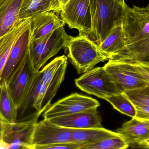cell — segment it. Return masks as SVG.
Segmentation results:
<instances>
[{
    "mask_svg": "<svg viewBox=\"0 0 149 149\" xmlns=\"http://www.w3.org/2000/svg\"><path fill=\"white\" fill-rule=\"evenodd\" d=\"M117 1L119 2L120 3H121L122 5H124L125 3H126L125 2V0H116Z\"/></svg>",
    "mask_w": 149,
    "mask_h": 149,
    "instance_id": "1f68e13d",
    "label": "cell"
},
{
    "mask_svg": "<svg viewBox=\"0 0 149 149\" xmlns=\"http://www.w3.org/2000/svg\"><path fill=\"white\" fill-rule=\"evenodd\" d=\"M104 100L110 103L114 109L132 118L136 114L135 109L128 98L123 93L106 97Z\"/></svg>",
    "mask_w": 149,
    "mask_h": 149,
    "instance_id": "d4e9b609",
    "label": "cell"
},
{
    "mask_svg": "<svg viewBox=\"0 0 149 149\" xmlns=\"http://www.w3.org/2000/svg\"><path fill=\"white\" fill-rule=\"evenodd\" d=\"M70 0H58L61 6V8L64 6Z\"/></svg>",
    "mask_w": 149,
    "mask_h": 149,
    "instance_id": "f546056e",
    "label": "cell"
},
{
    "mask_svg": "<svg viewBox=\"0 0 149 149\" xmlns=\"http://www.w3.org/2000/svg\"><path fill=\"white\" fill-rule=\"evenodd\" d=\"M97 109H91L71 114L54 117L48 120L56 125L67 128L103 127L101 118Z\"/></svg>",
    "mask_w": 149,
    "mask_h": 149,
    "instance_id": "4fadbf2b",
    "label": "cell"
},
{
    "mask_svg": "<svg viewBox=\"0 0 149 149\" xmlns=\"http://www.w3.org/2000/svg\"><path fill=\"white\" fill-rule=\"evenodd\" d=\"M23 0H0V38L8 33L20 20Z\"/></svg>",
    "mask_w": 149,
    "mask_h": 149,
    "instance_id": "2e32d148",
    "label": "cell"
},
{
    "mask_svg": "<svg viewBox=\"0 0 149 149\" xmlns=\"http://www.w3.org/2000/svg\"><path fill=\"white\" fill-rule=\"evenodd\" d=\"M122 26L125 48L108 60L149 65V4L130 8L126 3Z\"/></svg>",
    "mask_w": 149,
    "mask_h": 149,
    "instance_id": "6da1fadb",
    "label": "cell"
},
{
    "mask_svg": "<svg viewBox=\"0 0 149 149\" xmlns=\"http://www.w3.org/2000/svg\"><path fill=\"white\" fill-rule=\"evenodd\" d=\"M10 143L5 141L3 138L0 140V149H9Z\"/></svg>",
    "mask_w": 149,
    "mask_h": 149,
    "instance_id": "f1b7e54d",
    "label": "cell"
},
{
    "mask_svg": "<svg viewBox=\"0 0 149 149\" xmlns=\"http://www.w3.org/2000/svg\"><path fill=\"white\" fill-rule=\"evenodd\" d=\"M83 144L73 142L64 143L50 145H29V149H79Z\"/></svg>",
    "mask_w": 149,
    "mask_h": 149,
    "instance_id": "4316f807",
    "label": "cell"
},
{
    "mask_svg": "<svg viewBox=\"0 0 149 149\" xmlns=\"http://www.w3.org/2000/svg\"><path fill=\"white\" fill-rule=\"evenodd\" d=\"M30 25L22 33L12 46L0 77V84L7 82L29 51L31 41Z\"/></svg>",
    "mask_w": 149,
    "mask_h": 149,
    "instance_id": "7c38bea8",
    "label": "cell"
},
{
    "mask_svg": "<svg viewBox=\"0 0 149 149\" xmlns=\"http://www.w3.org/2000/svg\"><path fill=\"white\" fill-rule=\"evenodd\" d=\"M67 65V58L65 56L54 58L39 71L38 76L47 86L45 106L48 107L64 79Z\"/></svg>",
    "mask_w": 149,
    "mask_h": 149,
    "instance_id": "8fae6325",
    "label": "cell"
},
{
    "mask_svg": "<svg viewBox=\"0 0 149 149\" xmlns=\"http://www.w3.org/2000/svg\"><path fill=\"white\" fill-rule=\"evenodd\" d=\"M3 127L2 123L0 120V140L3 138Z\"/></svg>",
    "mask_w": 149,
    "mask_h": 149,
    "instance_id": "4dcf8cb0",
    "label": "cell"
},
{
    "mask_svg": "<svg viewBox=\"0 0 149 149\" xmlns=\"http://www.w3.org/2000/svg\"><path fill=\"white\" fill-rule=\"evenodd\" d=\"M47 92V86L41 81L38 74L29 94L18 109V111H21V115L30 107L43 114L46 109L45 100Z\"/></svg>",
    "mask_w": 149,
    "mask_h": 149,
    "instance_id": "ac0fdd59",
    "label": "cell"
},
{
    "mask_svg": "<svg viewBox=\"0 0 149 149\" xmlns=\"http://www.w3.org/2000/svg\"><path fill=\"white\" fill-rule=\"evenodd\" d=\"M117 135H119L116 132L108 130L103 127L72 129L71 142L80 144H89L108 137Z\"/></svg>",
    "mask_w": 149,
    "mask_h": 149,
    "instance_id": "44dd1931",
    "label": "cell"
},
{
    "mask_svg": "<svg viewBox=\"0 0 149 149\" xmlns=\"http://www.w3.org/2000/svg\"><path fill=\"white\" fill-rule=\"evenodd\" d=\"M75 83L81 91L102 99L122 93L103 67L86 72L75 79Z\"/></svg>",
    "mask_w": 149,
    "mask_h": 149,
    "instance_id": "52a82bcc",
    "label": "cell"
},
{
    "mask_svg": "<svg viewBox=\"0 0 149 149\" xmlns=\"http://www.w3.org/2000/svg\"><path fill=\"white\" fill-rule=\"evenodd\" d=\"M100 106L99 102L92 97L73 93L50 104L43 113V116L44 119L49 120L91 109H98Z\"/></svg>",
    "mask_w": 149,
    "mask_h": 149,
    "instance_id": "9c48e42d",
    "label": "cell"
},
{
    "mask_svg": "<svg viewBox=\"0 0 149 149\" xmlns=\"http://www.w3.org/2000/svg\"><path fill=\"white\" fill-rule=\"evenodd\" d=\"M59 14L60 19L70 29L89 36L92 29L90 0H70Z\"/></svg>",
    "mask_w": 149,
    "mask_h": 149,
    "instance_id": "ba28073f",
    "label": "cell"
},
{
    "mask_svg": "<svg viewBox=\"0 0 149 149\" xmlns=\"http://www.w3.org/2000/svg\"><path fill=\"white\" fill-rule=\"evenodd\" d=\"M31 18L20 20L6 35L0 38V77L15 42L30 25Z\"/></svg>",
    "mask_w": 149,
    "mask_h": 149,
    "instance_id": "e0dca14e",
    "label": "cell"
},
{
    "mask_svg": "<svg viewBox=\"0 0 149 149\" xmlns=\"http://www.w3.org/2000/svg\"><path fill=\"white\" fill-rule=\"evenodd\" d=\"M71 133L72 129L60 127L44 119L33 127L30 144L46 145L71 142Z\"/></svg>",
    "mask_w": 149,
    "mask_h": 149,
    "instance_id": "30bf717a",
    "label": "cell"
},
{
    "mask_svg": "<svg viewBox=\"0 0 149 149\" xmlns=\"http://www.w3.org/2000/svg\"><path fill=\"white\" fill-rule=\"evenodd\" d=\"M65 25L53 11L43 12L31 17V40H36Z\"/></svg>",
    "mask_w": 149,
    "mask_h": 149,
    "instance_id": "9a60e30c",
    "label": "cell"
},
{
    "mask_svg": "<svg viewBox=\"0 0 149 149\" xmlns=\"http://www.w3.org/2000/svg\"><path fill=\"white\" fill-rule=\"evenodd\" d=\"M131 148V149H149V143L135 145Z\"/></svg>",
    "mask_w": 149,
    "mask_h": 149,
    "instance_id": "83f0119b",
    "label": "cell"
},
{
    "mask_svg": "<svg viewBox=\"0 0 149 149\" xmlns=\"http://www.w3.org/2000/svg\"><path fill=\"white\" fill-rule=\"evenodd\" d=\"M27 146L26 147H23V148H21L20 149H29V148H28V147H27Z\"/></svg>",
    "mask_w": 149,
    "mask_h": 149,
    "instance_id": "d6a6232c",
    "label": "cell"
},
{
    "mask_svg": "<svg viewBox=\"0 0 149 149\" xmlns=\"http://www.w3.org/2000/svg\"><path fill=\"white\" fill-rule=\"evenodd\" d=\"M70 37L62 26L38 39L31 40L29 51L35 69L40 71L50 58L64 48Z\"/></svg>",
    "mask_w": 149,
    "mask_h": 149,
    "instance_id": "5b68a950",
    "label": "cell"
},
{
    "mask_svg": "<svg viewBox=\"0 0 149 149\" xmlns=\"http://www.w3.org/2000/svg\"><path fill=\"white\" fill-rule=\"evenodd\" d=\"M122 92L149 86V65L108 60L103 66Z\"/></svg>",
    "mask_w": 149,
    "mask_h": 149,
    "instance_id": "277c9868",
    "label": "cell"
},
{
    "mask_svg": "<svg viewBox=\"0 0 149 149\" xmlns=\"http://www.w3.org/2000/svg\"><path fill=\"white\" fill-rule=\"evenodd\" d=\"M98 47L108 59L122 51L125 47V38L122 25L115 27Z\"/></svg>",
    "mask_w": 149,
    "mask_h": 149,
    "instance_id": "7402d4cb",
    "label": "cell"
},
{
    "mask_svg": "<svg viewBox=\"0 0 149 149\" xmlns=\"http://www.w3.org/2000/svg\"><path fill=\"white\" fill-rule=\"evenodd\" d=\"M122 93L135 109V118L142 120H149V86L125 90Z\"/></svg>",
    "mask_w": 149,
    "mask_h": 149,
    "instance_id": "ffe728a7",
    "label": "cell"
},
{
    "mask_svg": "<svg viewBox=\"0 0 149 149\" xmlns=\"http://www.w3.org/2000/svg\"><path fill=\"white\" fill-rule=\"evenodd\" d=\"M61 9L58 0H23L19 19L31 18L37 14L50 11L59 14Z\"/></svg>",
    "mask_w": 149,
    "mask_h": 149,
    "instance_id": "d6986e66",
    "label": "cell"
},
{
    "mask_svg": "<svg viewBox=\"0 0 149 149\" xmlns=\"http://www.w3.org/2000/svg\"><path fill=\"white\" fill-rule=\"evenodd\" d=\"M38 72L35 69L28 51L7 82L10 95L18 110L29 94Z\"/></svg>",
    "mask_w": 149,
    "mask_h": 149,
    "instance_id": "8992f818",
    "label": "cell"
},
{
    "mask_svg": "<svg viewBox=\"0 0 149 149\" xmlns=\"http://www.w3.org/2000/svg\"><path fill=\"white\" fill-rule=\"evenodd\" d=\"M116 133L128 144L129 147L149 143V120L132 118L124 123Z\"/></svg>",
    "mask_w": 149,
    "mask_h": 149,
    "instance_id": "5bb4252c",
    "label": "cell"
},
{
    "mask_svg": "<svg viewBox=\"0 0 149 149\" xmlns=\"http://www.w3.org/2000/svg\"><path fill=\"white\" fill-rule=\"evenodd\" d=\"M64 49L78 74L85 73L99 63L108 60L98 45L83 33H79L76 37L71 36Z\"/></svg>",
    "mask_w": 149,
    "mask_h": 149,
    "instance_id": "3957f363",
    "label": "cell"
},
{
    "mask_svg": "<svg viewBox=\"0 0 149 149\" xmlns=\"http://www.w3.org/2000/svg\"><path fill=\"white\" fill-rule=\"evenodd\" d=\"M124 5L116 0H90L92 29L89 37L96 44L101 43L115 27L122 25Z\"/></svg>",
    "mask_w": 149,
    "mask_h": 149,
    "instance_id": "7a4b0ae2",
    "label": "cell"
},
{
    "mask_svg": "<svg viewBox=\"0 0 149 149\" xmlns=\"http://www.w3.org/2000/svg\"><path fill=\"white\" fill-rule=\"evenodd\" d=\"M128 144L120 135L114 136L99 141L83 144L79 149H127Z\"/></svg>",
    "mask_w": 149,
    "mask_h": 149,
    "instance_id": "484cf974",
    "label": "cell"
},
{
    "mask_svg": "<svg viewBox=\"0 0 149 149\" xmlns=\"http://www.w3.org/2000/svg\"><path fill=\"white\" fill-rule=\"evenodd\" d=\"M41 114H42L41 113L36 112L21 121H17L16 122L11 124L2 122L3 127V139L8 142L9 139L17 133L33 127L38 122V118Z\"/></svg>",
    "mask_w": 149,
    "mask_h": 149,
    "instance_id": "cb8c5ba5",
    "label": "cell"
},
{
    "mask_svg": "<svg viewBox=\"0 0 149 149\" xmlns=\"http://www.w3.org/2000/svg\"><path fill=\"white\" fill-rule=\"evenodd\" d=\"M18 109L14 104L7 88V82L0 84V120L5 123L17 121Z\"/></svg>",
    "mask_w": 149,
    "mask_h": 149,
    "instance_id": "603a6c76",
    "label": "cell"
}]
</instances>
